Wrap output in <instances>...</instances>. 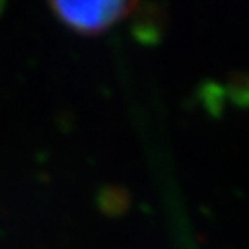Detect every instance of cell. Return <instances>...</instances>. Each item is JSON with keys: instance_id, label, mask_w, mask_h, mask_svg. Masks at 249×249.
<instances>
[{"instance_id": "6da1fadb", "label": "cell", "mask_w": 249, "mask_h": 249, "mask_svg": "<svg viewBox=\"0 0 249 249\" xmlns=\"http://www.w3.org/2000/svg\"><path fill=\"white\" fill-rule=\"evenodd\" d=\"M51 4L68 26L95 33L128 14L135 0H51Z\"/></svg>"}]
</instances>
